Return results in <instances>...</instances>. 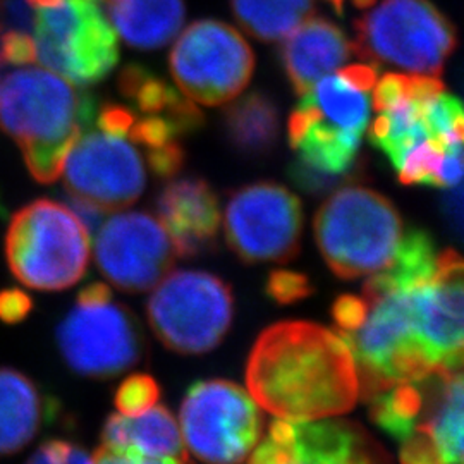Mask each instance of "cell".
I'll list each match as a JSON object with an SVG mask.
<instances>
[{
  "label": "cell",
  "instance_id": "obj_1",
  "mask_svg": "<svg viewBox=\"0 0 464 464\" xmlns=\"http://www.w3.org/2000/svg\"><path fill=\"white\" fill-rule=\"evenodd\" d=\"M249 394L268 413L318 421L349 413L360 396L358 372L337 332L312 322H279L256 339L246 366Z\"/></svg>",
  "mask_w": 464,
  "mask_h": 464
},
{
  "label": "cell",
  "instance_id": "obj_2",
  "mask_svg": "<svg viewBox=\"0 0 464 464\" xmlns=\"http://www.w3.org/2000/svg\"><path fill=\"white\" fill-rule=\"evenodd\" d=\"M97 112L92 93L45 69L14 71L0 83V128L16 141L36 183L61 178Z\"/></svg>",
  "mask_w": 464,
  "mask_h": 464
},
{
  "label": "cell",
  "instance_id": "obj_3",
  "mask_svg": "<svg viewBox=\"0 0 464 464\" xmlns=\"http://www.w3.org/2000/svg\"><path fill=\"white\" fill-rule=\"evenodd\" d=\"M314 229L316 246L332 272L353 281L391 266L404 236V222L387 197L349 183L322 203Z\"/></svg>",
  "mask_w": 464,
  "mask_h": 464
},
{
  "label": "cell",
  "instance_id": "obj_4",
  "mask_svg": "<svg viewBox=\"0 0 464 464\" xmlns=\"http://www.w3.org/2000/svg\"><path fill=\"white\" fill-rule=\"evenodd\" d=\"M4 251L17 281L36 291H63L88 268L90 232L64 203L34 199L11 218Z\"/></svg>",
  "mask_w": 464,
  "mask_h": 464
},
{
  "label": "cell",
  "instance_id": "obj_5",
  "mask_svg": "<svg viewBox=\"0 0 464 464\" xmlns=\"http://www.w3.org/2000/svg\"><path fill=\"white\" fill-rule=\"evenodd\" d=\"M353 52L373 64L442 74L458 32L431 0H382L354 23Z\"/></svg>",
  "mask_w": 464,
  "mask_h": 464
},
{
  "label": "cell",
  "instance_id": "obj_6",
  "mask_svg": "<svg viewBox=\"0 0 464 464\" xmlns=\"http://www.w3.org/2000/svg\"><path fill=\"white\" fill-rule=\"evenodd\" d=\"M36 61L76 86L103 82L119 63L114 26L99 0H61L34 17Z\"/></svg>",
  "mask_w": 464,
  "mask_h": 464
},
{
  "label": "cell",
  "instance_id": "obj_7",
  "mask_svg": "<svg viewBox=\"0 0 464 464\" xmlns=\"http://www.w3.org/2000/svg\"><path fill=\"white\" fill-rule=\"evenodd\" d=\"M147 315L166 348L203 354L217 348L231 329V287L208 272L178 270L155 285Z\"/></svg>",
  "mask_w": 464,
  "mask_h": 464
},
{
  "label": "cell",
  "instance_id": "obj_8",
  "mask_svg": "<svg viewBox=\"0 0 464 464\" xmlns=\"http://www.w3.org/2000/svg\"><path fill=\"white\" fill-rule=\"evenodd\" d=\"M169 67L183 95L216 107L239 97L248 86L255 71V53L231 24L199 19L172 45Z\"/></svg>",
  "mask_w": 464,
  "mask_h": 464
},
{
  "label": "cell",
  "instance_id": "obj_9",
  "mask_svg": "<svg viewBox=\"0 0 464 464\" xmlns=\"http://www.w3.org/2000/svg\"><path fill=\"white\" fill-rule=\"evenodd\" d=\"M184 446L207 464L248 459L262 435V413L245 389L229 381L193 383L181 406Z\"/></svg>",
  "mask_w": 464,
  "mask_h": 464
},
{
  "label": "cell",
  "instance_id": "obj_10",
  "mask_svg": "<svg viewBox=\"0 0 464 464\" xmlns=\"http://www.w3.org/2000/svg\"><path fill=\"white\" fill-rule=\"evenodd\" d=\"M301 232V201L281 184L243 186L227 203L226 239L246 264L293 260L298 255Z\"/></svg>",
  "mask_w": 464,
  "mask_h": 464
},
{
  "label": "cell",
  "instance_id": "obj_11",
  "mask_svg": "<svg viewBox=\"0 0 464 464\" xmlns=\"http://www.w3.org/2000/svg\"><path fill=\"white\" fill-rule=\"evenodd\" d=\"M55 339L67 366L92 379H111L130 370L143 351L133 314L111 303L78 304L59 324Z\"/></svg>",
  "mask_w": 464,
  "mask_h": 464
},
{
  "label": "cell",
  "instance_id": "obj_12",
  "mask_svg": "<svg viewBox=\"0 0 464 464\" xmlns=\"http://www.w3.org/2000/svg\"><path fill=\"white\" fill-rule=\"evenodd\" d=\"M69 197L84 199L105 214L131 207L147 186L145 162L124 136L88 130L67 157Z\"/></svg>",
  "mask_w": 464,
  "mask_h": 464
},
{
  "label": "cell",
  "instance_id": "obj_13",
  "mask_svg": "<svg viewBox=\"0 0 464 464\" xmlns=\"http://www.w3.org/2000/svg\"><path fill=\"white\" fill-rule=\"evenodd\" d=\"M176 249L162 222L149 212H121L95 234L100 272L124 293L153 289L174 266Z\"/></svg>",
  "mask_w": 464,
  "mask_h": 464
},
{
  "label": "cell",
  "instance_id": "obj_14",
  "mask_svg": "<svg viewBox=\"0 0 464 464\" xmlns=\"http://www.w3.org/2000/svg\"><path fill=\"white\" fill-rule=\"evenodd\" d=\"M463 260L444 249L433 277L413 291L416 339L435 372L463 368Z\"/></svg>",
  "mask_w": 464,
  "mask_h": 464
},
{
  "label": "cell",
  "instance_id": "obj_15",
  "mask_svg": "<svg viewBox=\"0 0 464 464\" xmlns=\"http://www.w3.org/2000/svg\"><path fill=\"white\" fill-rule=\"evenodd\" d=\"M157 210L178 256H197L214 246L220 208L207 181L198 178L170 181L159 195Z\"/></svg>",
  "mask_w": 464,
  "mask_h": 464
},
{
  "label": "cell",
  "instance_id": "obj_16",
  "mask_svg": "<svg viewBox=\"0 0 464 464\" xmlns=\"http://www.w3.org/2000/svg\"><path fill=\"white\" fill-rule=\"evenodd\" d=\"M353 53V42L325 17H310L281 45L282 66L298 95L310 92L324 76L344 63Z\"/></svg>",
  "mask_w": 464,
  "mask_h": 464
},
{
  "label": "cell",
  "instance_id": "obj_17",
  "mask_svg": "<svg viewBox=\"0 0 464 464\" xmlns=\"http://www.w3.org/2000/svg\"><path fill=\"white\" fill-rule=\"evenodd\" d=\"M102 448L116 452L186 463L181 429L172 413L157 404L143 415L111 416L102 431Z\"/></svg>",
  "mask_w": 464,
  "mask_h": 464
},
{
  "label": "cell",
  "instance_id": "obj_18",
  "mask_svg": "<svg viewBox=\"0 0 464 464\" xmlns=\"http://www.w3.org/2000/svg\"><path fill=\"white\" fill-rule=\"evenodd\" d=\"M47 415L38 385L16 368L0 366V458L32 444Z\"/></svg>",
  "mask_w": 464,
  "mask_h": 464
},
{
  "label": "cell",
  "instance_id": "obj_19",
  "mask_svg": "<svg viewBox=\"0 0 464 464\" xmlns=\"http://www.w3.org/2000/svg\"><path fill=\"white\" fill-rule=\"evenodd\" d=\"M109 21L134 49L155 50L181 32L186 17L184 0H100Z\"/></svg>",
  "mask_w": 464,
  "mask_h": 464
},
{
  "label": "cell",
  "instance_id": "obj_20",
  "mask_svg": "<svg viewBox=\"0 0 464 464\" xmlns=\"http://www.w3.org/2000/svg\"><path fill=\"white\" fill-rule=\"evenodd\" d=\"M117 86L121 95L133 103L136 114L162 117L183 136L195 133L203 126V114L198 107L147 67L140 64L124 67Z\"/></svg>",
  "mask_w": 464,
  "mask_h": 464
},
{
  "label": "cell",
  "instance_id": "obj_21",
  "mask_svg": "<svg viewBox=\"0 0 464 464\" xmlns=\"http://www.w3.org/2000/svg\"><path fill=\"white\" fill-rule=\"evenodd\" d=\"M304 464H379L365 433L348 421H296Z\"/></svg>",
  "mask_w": 464,
  "mask_h": 464
},
{
  "label": "cell",
  "instance_id": "obj_22",
  "mask_svg": "<svg viewBox=\"0 0 464 464\" xmlns=\"http://www.w3.org/2000/svg\"><path fill=\"white\" fill-rule=\"evenodd\" d=\"M226 131L232 145L246 155H266L276 147L281 121L274 100L253 92L232 100L226 111Z\"/></svg>",
  "mask_w": 464,
  "mask_h": 464
},
{
  "label": "cell",
  "instance_id": "obj_23",
  "mask_svg": "<svg viewBox=\"0 0 464 464\" xmlns=\"http://www.w3.org/2000/svg\"><path fill=\"white\" fill-rule=\"evenodd\" d=\"M301 99L314 107L325 124L365 136L370 122L368 92L354 88L341 74L324 76Z\"/></svg>",
  "mask_w": 464,
  "mask_h": 464
},
{
  "label": "cell",
  "instance_id": "obj_24",
  "mask_svg": "<svg viewBox=\"0 0 464 464\" xmlns=\"http://www.w3.org/2000/svg\"><path fill=\"white\" fill-rule=\"evenodd\" d=\"M427 102L402 100L394 107L379 112L370 128L368 138L372 145L381 150L396 170L410 150L433 138L423 114Z\"/></svg>",
  "mask_w": 464,
  "mask_h": 464
},
{
  "label": "cell",
  "instance_id": "obj_25",
  "mask_svg": "<svg viewBox=\"0 0 464 464\" xmlns=\"http://www.w3.org/2000/svg\"><path fill=\"white\" fill-rule=\"evenodd\" d=\"M239 26L256 40L279 42L314 16L315 0H231Z\"/></svg>",
  "mask_w": 464,
  "mask_h": 464
},
{
  "label": "cell",
  "instance_id": "obj_26",
  "mask_svg": "<svg viewBox=\"0 0 464 464\" xmlns=\"http://www.w3.org/2000/svg\"><path fill=\"white\" fill-rule=\"evenodd\" d=\"M429 392L430 377L425 381L396 383L372 398L370 416L382 430L401 444L415 431L425 415Z\"/></svg>",
  "mask_w": 464,
  "mask_h": 464
},
{
  "label": "cell",
  "instance_id": "obj_27",
  "mask_svg": "<svg viewBox=\"0 0 464 464\" xmlns=\"http://www.w3.org/2000/svg\"><path fill=\"white\" fill-rule=\"evenodd\" d=\"M463 145L456 143L446 147L439 140H425L406 153L398 169L399 181L406 186H433L440 188V170L449 150Z\"/></svg>",
  "mask_w": 464,
  "mask_h": 464
},
{
  "label": "cell",
  "instance_id": "obj_28",
  "mask_svg": "<svg viewBox=\"0 0 464 464\" xmlns=\"http://www.w3.org/2000/svg\"><path fill=\"white\" fill-rule=\"evenodd\" d=\"M160 398V389L157 382L153 381L150 375H131L126 381L121 383L117 389L116 402L117 411L122 416L143 415L153 408Z\"/></svg>",
  "mask_w": 464,
  "mask_h": 464
},
{
  "label": "cell",
  "instance_id": "obj_29",
  "mask_svg": "<svg viewBox=\"0 0 464 464\" xmlns=\"http://www.w3.org/2000/svg\"><path fill=\"white\" fill-rule=\"evenodd\" d=\"M289 178L293 183L301 188L308 195H331L335 189L343 188L349 183H356V172L348 174V176H332L320 172L314 167L303 164L301 160H296L293 166L289 167Z\"/></svg>",
  "mask_w": 464,
  "mask_h": 464
},
{
  "label": "cell",
  "instance_id": "obj_30",
  "mask_svg": "<svg viewBox=\"0 0 464 464\" xmlns=\"http://www.w3.org/2000/svg\"><path fill=\"white\" fill-rule=\"evenodd\" d=\"M314 293L306 276L291 270H276L266 281V295L279 304L296 303Z\"/></svg>",
  "mask_w": 464,
  "mask_h": 464
},
{
  "label": "cell",
  "instance_id": "obj_31",
  "mask_svg": "<svg viewBox=\"0 0 464 464\" xmlns=\"http://www.w3.org/2000/svg\"><path fill=\"white\" fill-rule=\"evenodd\" d=\"M26 464H93V458L74 442L50 439L34 450Z\"/></svg>",
  "mask_w": 464,
  "mask_h": 464
},
{
  "label": "cell",
  "instance_id": "obj_32",
  "mask_svg": "<svg viewBox=\"0 0 464 464\" xmlns=\"http://www.w3.org/2000/svg\"><path fill=\"white\" fill-rule=\"evenodd\" d=\"M399 459L401 464H446L433 439L421 429L401 442Z\"/></svg>",
  "mask_w": 464,
  "mask_h": 464
},
{
  "label": "cell",
  "instance_id": "obj_33",
  "mask_svg": "<svg viewBox=\"0 0 464 464\" xmlns=\"http://www.w3.org/2000/svg\"><path fill=\"white\" fill-rule=\"evenodd\" d=\"M36 61L34 40L26 32L7 30L0 36V66H26Z\"/></svg>",
  "mask_w": 464,
  "mask_h": 464
},
{
  "label": "cell",
  "instance_id": "obj_34",
  "mask_svg": "<svg viewBox=\"0 0 464 464\" xmlns=\"http://www.w3.org/2000/svg\"><path fill=\"white\" fill-rule=\"evenodd\" d=\"M408 99H411V74L389 72L382 76L379 83H375L373 109L377 112L387 111L399 102Z\"/></svg>",
  "mask_w": 464,
  "mask_h": 464
},
{
  "label": "cell",
  "instance_id": "obj_35",
  "mask_svg": "<svg viewBox=\"0 0 464 464\" xmlns=\"http://www.w3.org/2000/svg\"><path fill=\"white\" fill-rule=\"evenodd\" d=\"M366 314L368 304L365 299L353 295L339 296L332 306V316L335 320L337 332L356 331L365 322Z\"/></svg>",
  "mask_w": 464,
  "mask_h": 464
},
{
  "label": "cell",
  "instance_id": "obj_36",
  "mask_svg": "<svg viewBox=\"0 0 464 464\" xmlns=\"http://www.w3.org/2000/svg\"><path fill=\"white\" fill-rule=\"evenodd\" d=\"M134 119H136V112L133 109L121 105V103L109 102L97 112L95 122H97L100 131H103V133L128 136L134 124Z\"/></svg>",
  "mask_w": 464,
  "mask_h": 464
},
{
  "label": "cell",
  "instance_id": "obj_37",
  "mask_svg": "<svg viewBox=\"0 0 464 464\" xmlns=\"http://www.w3.org/2000/svg\"><path fill=\"white\" fill-rule=\"evenodd\" d=\"M34 310V299L21 289L0 291V322L14 325L23 322Z\"/></svg>",
  "mask_w": 464,
  "mask_h": 464
},
{
  "label": "cell",
  "instance_id": "obj_38",
  "mask_svg": "<svg viewBox=\"0 0 464 464\" xmlns=\"http://www.w3.org/2000/svg\"><path fill=\"white\" fill-rule=\"evenodd\" d=\"M34 17L26 0H0V21L9 30L28 34L34 28Z\"/></svg>",
  "mask_w": 464,
  "mask_h": 464
},
{
  "label": "cell",
  "instance_id": "obj_39",
  "mask_svg": "<svg viewBox=\"0 0 464 464\" xmlns=\"http://www.w3.org/2000/svg\"><path fill=\"white\" fill-rule=\"evenodd\" d=\"M93 464H184L179 459H159L145 458L131 452H116L107 448H100L93 456Z\"/></svg>",
  "mask_w": 464,
  "mask_h": 464
},
{
  "label": "cell",
  "instance_id": "obj_40",
  "mask_svg": "<svg viewBox=\"0 0 464 464\" xmlns=\"http://www.w3.org/2000/svg\"><path fill=\"white\" fill-rule=\"evenodd\" d=\"M69 201V208L74 212V216L82 220L86 231L90 234H97L100 226L103 224L105 212L100 210L99 207L84 201V199L74 198V197H67Z\"/></svg>",
  "mask_w": 464,
  "mask_h": 464
},
{
  "label": "cell",
  "instance_id": "obj_41",
  "mask_svg": "<svg viewBox=\"0 0 464 464\" xmlns=\"http://www.w3.org/2000/svg\"><path fill=\"white\" fill-rule=\"evenodd\" d=\"M442 210L448 217L449 226L459 236L463 231V188L461 184L449 188L442 199Z\"/></svg>",
  "mask_w": 464,
  "mask_h": 464
},
{
  "label": "cell",
  "instance_id": "obj_42",
  "mask_svg": "<svg viewBox=\"0 0 464 464\" xmlns=\"http://www.w3.org/2000/svg\"><path fill=\"white\" fill-rule=\"evenodd\" d=\"M348 83L358 90L370 92L377 83V66L372 64H353L339 72Z\"/></svg>",
  "mask_w": 464,
  "mask_h": 464
},
{
  "label": "cell",
  "instance_id": "obj_43",
  "mask_svg": "<svg viewBox=\"0 0 464 464\" xmlns=\"http://www.w3.org/2000/svg\"><path fill=\"white\" fill-rule=\"evenodd\" d=\"M112 293L107 284L103 282H92L86 287H83L78 295V304L82 306H97V304H105L111 303Z\"/></svg>",
  "mask_w": 464,
  "mask_h": 464
},
{
  "label": "cell",
  "instance_id": "obj_44",
  "mask_svg": "<svg viewBox=\"0 0 464 464\" xmlns=\"http://www.w3.org/2000/svg\"><path fill=\"white\" fill-rule=\"evenodd\" d=\"M26 2L30 4V7H52L61 0H26Z\"/></svg>",
  "mask_w": 464,
  "mask_h": 464
},
{
  "label": "cell",
  "instance_id": "obj_45",
  "mask_svg": "<svg viewBox=\"0 0 464 464\" xmlns=\"http://www.w3.org/2000/svg\"><path fill=\"white\" fill-rule=\"evenodd\" d=\"M344 2H346V0H329V4H331L332 7H334V11H335L339 16L344 14Z\"/></svg>",
  "mask_w": 464,
  "mask_h": 464
},
{
  "label": "cell",
  "instance_id": "obj_46",
  "mask_svg": "<svg viewBox=\"0 0 464 464\" xmlns=\"http://www.w3.org/2000/svg\"><path fill=\"white\" fill-rule=\"evenodd\" d=\"M353 4L358 7V9H370L377 4V0H353Z\"/></svg>",
  "mask_w": 464,
  "mask_h": 464
},
{
  "label": "cell",
  "instance_id": "obj_47",
  "mask_svg": "<svg viewBox=\"0 0 464 464\" xmlns=\"http://www.w3.org/2000/svg\"><path fill=\"white\" fill-rule=\"evenodd\" d=\"M0 212H2V207H0Z\"/></svg>",
  "mask_w": 464,
  "mask_h": 464
}]
</instances>
